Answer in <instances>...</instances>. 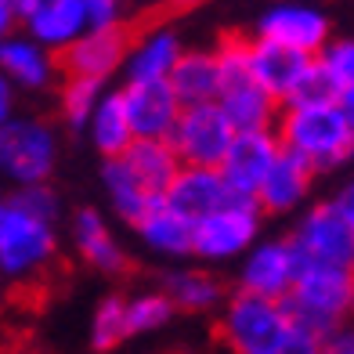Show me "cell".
Returning a JSON list of instances; mask_svg holds the SVG:
<instances>
[{
    "mask_svg": "<svg viewBox=\"0 0 354 354\" xmlns=\"http://www.w3.org/2000/svg\"><path fill=\"white\" fill-rule=\"evenodd\" d=\"M275 138L286 152L300 156L315 174L354 159V127L336 105L282 109L275 120Z\"/></svg>",
    "mask_w": 354,
    "mask_h": 354,
    "instance_id": "6da1fadb",
    "label": "cell"
},
{
    "mask_svg": "<svg viewBox=\"0 0 354 354\" xmlns=\"http://www.w3.org/2000/svg\"><path fill=\"white\" fill-rule=\"evenodd\" d=\"M289 322L315 336H329L336 326H344L354 308V271L333 264H300L293 289L279 300Z\"/></svg>",
    "mask_w": 354,
    "mask_h": 354,
    "instance_id": "7a4b0ae2",
    "label": "cell"
},
{
    "mask_svg": "<svg viewBox=\"0 0 354 354\" xmlns=\"http://www.w3.org/2000/svg\"><path fill=\"white\" fill-rule=\"evenodd\" d=\"M55 257H58L55 224L0 199V275L33 286V279H40L55 264Z\"/></svg>",
    "mask_w": 354,
    "mask_h": 354,
    "instance_id": "3957f363",
    "label": "cell"
},
{
    "mask_svg": "<svg viewBox=\"0 0 354 354\" xmlns=\"http://www.w3.org/2000/svg\"><path fill=\"white\" fill-rule=\"evenodd\" d=\"M289 315L279 300H264L253 293H239L228 300L217 326V344L228 354H264L289 333Z\"/></svg>",
    "mask_w": 354,
    "mask_h": 354,
    "instance_id": "277c9868",
    "label": "cell"
},
{
    "mask_svg": "<svg viewBox=\"0 0 354 354\" xmlns=\"http://www.w3.org/2000/svg\"><path fill=\"white\" fill-rule=\"evenodd\" d=\"M58 159L55 127L40 116H11L0 127V174H8L19 188L47 185Z\"/></svg>",
    "mask_w": 354,
    "mask_h": 354,
    "instance_id": "5b68a950",
    "label": "cell"
},
{
    "mask_svg": "<svg viewBox=\"0 0 354 354\" xmlns=\"http://www.w3.org/2000/svg\"><path fill=\"white\" fill-rule=\"evenodd\" d=\"M167 141L177 152V159H181V167L217 170L221 159L232 149L235 131H232V123L224 120V112L217 109V102H206V105L181 109V116H177Z\"/></svg>",
    "mask_w": 354,
    "mask_h": 354,
    "instance_id": "8992f818",
    "label": "cell"
},
{
    "mask_svg": "<svg viewBox=\"0 0 354 354\" xmlns=\"http://www.w3.org/2000/svg\"><path fill=\"white\" fill-rule=\"evenodd\" d=\"M289 243L297 246L300 261L308 264H333V268L354 271V228L336 214L333 203L311 206Z\"/></svg>",
    "mask_w": 354,
    "mask_h": 354,
    "instance_id": "52a82bcc",
    "label": "cell"
},
{
    "mask_svg": "<svg viewBox=\"0 0 354 354\" xmlns=\"http://www.w3.org/2000/svg\"><path fill=\"white\" fill-rule=\"evenodd\" d=\"M134 44L131 26H112V29H87L80 40H73L58 58V73L80 76V80H98L105 84L109 76H116L123 69L127 55Z\"/></svg>",
    "mask_w": 354,
    "mask_h": 354,
    "instance_id": "ba28073f",
    "label": "cell"
},
{
    "mask_svg": "<svg viewBox=\"0 0 354 354\" xmlns=\"http://www.w3.org/2000/svg\"><path fill=\"white\" fill-rule=\"evenodd\" d=\"M257 37L293 47L308 58H318L322 47L329 44V19L326 11L300 4V0H279L257 19Z\"/></svg>",
    "mask_w": 354,
    "mask_h": 354,
    "instance_id": "9c48e42d",
    "label": "cell"
},
{
    "mask_svg": "<svg viewBox=\"0 0 354 354\" xmlns=\"http://www.w3.org/2000/svg\"><path fill=\"white\" fill-rule=\"evenodd\" d=\"M11 8L26 37L51 55H62L73 40L87 33L84 0H15Z\"/></svg>",
    "mask_w": 354,
    "mask_h": 354,
    "instance_id": "30bf717a",
    "label": "cell"
},
{
    "mask_svg": "<svg viewBox=\"0 0 354 354\" xmlns=\"http://www.w3.org/2000/svg\"><path fill=\"white\" fill-rule=\"evenodd\" d=\"M257 228H261L257 206H224V210L192 224V253H199L203 261H232L243 250H250Z\"/></svg>",
    "mask_w": 354,
    "mask_h": 354,
    "instance_id": "8fae6325",
    "label": "cell"
},
{
    "mask_svg": "<svg viewBox=\"0 0 354 354\" xmlns=\"http://www.w3.org/2000/svg\"><path fill=\"white\" fill-rule=\"evenodd\" d=\"M163 203L170 206L174 214H181L185 221H203L224 206H243L246 199H239L235 192L224 185L221 170H203V167H181L177 177L167 185ZM253 206V203H250Z\"/></svg>",
    "mask_w": 354,
    "mask_h": 354,
    "instance_id": "7c38bea8",
    "label": "cell"
},
{
    "mask_svg": "<svg viewBox=\"0 0 354 354\" xmlns=\"http://www.w3.org/2000/svg\"><path fill=\"white\" fill-rule=\"evenodd\" d=\"M123 112L131 123V134L145 141H167L177 116H181V102L170 91L167 80H149V84H123L120 87Z\"/></svg>",
    "mask_w": 354,
    "mask_h": 354,
    "instance_id": "4fadbf2b",
    "label": "cell"
},
{
    "mask_svg": "<svg viewBox=\"0 0 354 354\" xmlns=\"http://www.w3.org/2000/svg\"><path fill=\"white\" fill-rule=\"evenodd\" d=\"M300 253L289 239H271L261 243L243 264V275H239V289L264 300H282L289 289H293L297 275H300Z\"/></svg>",
    "mask_w": 354,
    "mask_h": 354,
    "instance_id": "5bb4252c",
    "label": "cell"
},
{
    "mask_svg": "<svg viewBox=\"0 0 354 354\" xmlns=\"http://www.w3.org/2000/svg\"><path fill=\"white\" fill-rule=\"evenodd\" d=\"M279 156V138L275 131H257V134H235L228 156L221 159V177L224 185H228L239 199L253 203L257 199V188L261 181L268 177L271 163H275ZM257 206V203H253Z\"/></svg>",
    "mask_w": 354,
    "mask_h": 354,
    "instance_id": "9a60e30c",
    "label": "cell"
},
{
    "mask_svg": "<svg viewBox=\"0 0 354 354\" xmlns=\"http://www.w3.org/2000/svg\"><path fill=\"white\" fill-rule=\"evenodd\" d=\"M185 51V40L177 37L174 26L152 22L149 29L134 33L131 55L123 62L127 84H149V80H167L170 69L177 66V58Z\"/></svg>",
    "mask_w": 354,
    "mask_h": 354,
    "instance_id": "2e32d148",
    "label": "cell"
},
{
    "mask_svg": "<svg viewBox=\"0 0 354 354\" xmlns=\"http://www.w3.org/2000/svg\"><path fill=\"white\" fill-rule=\"evenodd\" d=\"M311 181H315V170L304 163L300 156L286 152L279 145V156H275V163H271L268 177L261 181V188H257L253 203H257V210H264V214H289L311 192Z\"/></svg>",
    "mask_w": 354,
    "mask_h": 354,
    "instance_id": "e0dca14e",
    "label": "cell"
},
{
    "mask_svg": "<svg viewBox=\"0 0 354 354\" xmlns=\"http://www.w3.org/2000/svg\"><path fill=\"white\" fill-rule=\"evenodd\" d=\"M0 73L11 80L15 91H47L58 76V58L26 33H11L0 40Z\"/></svg>",
    "mask_w": 354,
    "mask_h": 354,
    "instance_id": "ac0fdd59",
    "label": "cell"
},
{
    "mask_svg": "<svg viewBox=\"0 0 354 354\" xmlns=\"http://www.w3.org/2000/svg\"><path fill=\"white\" fill-rule=\"evenodd\" d=\"M311 66L308 55L293 51V47L271 44L261 37H250V73L279 105L286 102V94L293 91V84L300 80V73Z\"/></svg>",
    "mask_w": 354,
    "mask_h": 354,
    "instance_id": "d6986e66",
    "label": "cell"
},
{
    "mask_svg": "<svg viewBox=\"0 0 354 354\" xmlns=\"http://www.w3.org/2000/svg\"><path fill=\"white\" fill-rule=\"evenodd\" d=\"M217 109L224 112V120L232 123L235 134L275 131V120L282 112V105L271 98L257 80H246V84H235L228 91H221L217 94Z\"/></svg>",
    "mask_w": 354,
    "mask_h": 354,
    "instance_id": "ffe728a7",
    "label": "cell"
},
{
    "mask_svg": "<svg viewBox=\"0 0 354 354\" xmlns=\"http://www.w3.org/2000/svg\"><path fill=\"white\" fill-rule=\"evenodd\" d=\"M170 91L177 94V102L181 109L188 105H206V102H217L221 94V76H217V58H214V47L206 51V47H185L181 58H177V66L170 69L167 76Z\"/></svg>",
    "mask_w": 354,
    "mask_h": 354,
    "instance_id": "44dd1931",
    "label": "cell"
},
{
    "mask_svg": "<svg viewBox=\"0 0 354 354\" xmlns=\"http://www.w3.org/2000/svg\"><path fill=\"white\" fill-rule=\"evenodd\" d=\"M73 232H76V250H80V257H84L91 268L105 271V275H131V268H134L131 257H127L123 246L112 239V232H109V224L102 221V214L80 210Z\"/></svg>",
    "mask_w": 354,
    "mask_h": 354,
    "instance_id": "7402d4cb",
    "label": "cell"
},
{
    "mask_svg": "<svg viewBox=\"0 0 354 354\" xmlns=\"http://www.w3.org/2000/svg\"><path fill=\"white\" fill-rule=\"evenodd\" d=\"M120 159L127 163V170L138 177V185L145 192H152V196H159V199H163L167 185L177 177V170H181V159H177V152L170 149V141L134 138Z\"/></svg>",
    "mask_w": 354,
    "mask_h": 354,
    "instance_id": "603a6c76",
    "label": "cell"
},
{
    "mask_svg": "<svg viewBox=\"0 0 354 354\" xmlns=\"http://www.w3.org/2000/svg\"><path fill=\"white\" fill-rule=\"evenodd\" d=\"M134 228L141 235V243L149 250H156V253H167V257L192 253V221H185L181 214H174L163 199H159L152 210L134 224Z\"/></svg>",
    "mask_w": 354,
    "mask_h": 354,
    "instance_id": "cb8c5ba5",
    "label": "cell"
},
{
    "mask_svg": "<svg viewBox=\"0 0 354 354\" xmlns=\"http://www.w3.org/2000/svg\"><path fill=\"white\" fill-rule=\"evenodd\" d=\"M91 141H94V149H98L105 159H120L127 152V145L134 141L131 134V123H127V112H123V98H120V91H105L98 105H94L91 112Z\"/></svg>",
    "mask_w": 354,
    "mask_h": 354,
    "instance_id": "d4e9b609",
    "label": "cell"
},
{
    "mask_svg": "<svg viewBox=\"0 0 354 354\" xmlns=\"http://www.w3.org/2000/svg\"><path fill=\"white\" fill-rule=\"evenodd\" d=\"M163 297L174 311H210L224 300V282L214 279L210 271H170L163 279Z\"/></svg>",
    "mask_w": 354,
    "mask_h": 354,
    "instance_id": "484cf974",
    "label": "cell"
},
{
    "mask_svg": "<svg viewBox=\"0 0 354 354\" xmlns=\"http://www.w3.org/2000/svg\"><path fill=\"white\" fill-rule=\"evenodd\" d=\"M102 177H105V188H109L112 206H116V214H120L127 224H138V221L159 203V196H152V192H145V188L138 185V177L127 170L123 159H105Z\"/></svg>",
    "mask_w": 354,
    "mask_h": 354,
    "instance_id": "4316f807",
    "label": "cell"
},
{
    "mask_svg": "<svg viewBox=\"0 0 354 354\" xmlns=\"http://www.w3.org/2000/svg\"><path fill=\"white\" fill-rule=\"evenodd\" d=\"M102 94H105V84H98V80L66 76V84L58 91V112H62V120H66L69 131H84Z\"/></svg>",
    "mask_w": 354,
    "mask_h": 354,
    "instance_id": "83f0119b",
    "label": "cell"
},
{
    "mask_svg": "<svg viewBox=\"0 0 354 354\" xmlns=\"http://www.w3.org/2000/svg\"><path fill=\"white\" fill-rule=\"evenodd\" d=\"M123 308H127V300L116 297V293H109V297L98 304V311H94V322H91V347L98 351V354L116 351V347L127 340Z\"/></svg>",
    "mask_w": 354,
    "mask_h": 354,
    "instance_id": "f1b7e54d",
    "label": "cell"
},
{
    "mask_svg": "<svg viewBox=\"0 0 354 354\" xmlns=\"http://www.w3.org/2000/svg\"><path fill=\"white\" fill-rule=\"evenodd\" d=\"M315 105H336V87L326 76V69L318 66V58H311V66L300 73L293 91L286 94L282 109H315Z\"/></svg>",
    "mask_w": 354,
    "mask_h": 354,
    "instance_id": "f546056e",
    "label": "cell"
},
{
    "mask_svg": "<svg viewBox=\"0 0 354 354\" xmlns=\"http://www.w3.org/2000/svg\"><path fill=\"white\" fill-rule=\"evenodd\" d=\"M123 318H127V336H138V333H152L159 326H167L174 318V308L163 293H141L134 300H127Z\"/></svg>",
    "mask_w": 354,
    "mask_h": 354,
    "instance_id": "4dcf8cb0",
    "label": "cell"
},
{
    "mask_svg": "<svg viewBox=\"0 0 354 354\" xmlns=\"http://www.w3.org/2000/svg\"><path fill=\"white\" fill-rule=\"evenodd\" d=\"M318 66L333 80L336 94L354 91V40H329L318 55Z\"/></svg>",
    "mask_w": 354,
    "mask_h": 354,
    "instance_id": "1f68e13d",
    "label": "cell"
},
{
    "mask_svg": "<svg viewBox=\"0 0 354 354\" xmlns=\"http://www.w3.org/2000/svg\"><path fill=\"white\" fill-rule=\"evenodd\" d=\"M8 203H15L19 210L33 214V217L47 221V224H55V217H58V196H55L51 185H26V188H15L11 196H8Z\"/></svg>",
    "mask_w": 354,
    "mask_h": 354,
    "instance_id": "d6a6232c",
    "label": "cell"
},
{
    "mask_svg": "<svg viewBox=\"0 0 354 354\" xmlns=\"http://www.w3.org/2000/svg\"><path fill=\"white\" fill-rule=\"evenodd\" d=\"M87 29H112L127 26V0H84Z\"/></svg>",
    "mask_w": 354,
    "mask_h": 354,
    "instance_id": "836d02e7",
    "label": "cell"
},
{
    "mask_svg": "<svg viewBox=\"0 0 354 354\" xmlns=\"http://www.w3.org/2000/svg\"><path fill=\"white\" fill-rule=\"evenodd\" d=\"M264 354H322V336L300 329V326H289V333Z\"/></svg>",
    "mask_w": 354,
    "mask_h": 354,
    "instance_id": "e575fe53",
    "label": "cell"
},
{
    "mask_svg": "<svg viewBox=\"0 0 354 354\" xmlns=\"http://www.w3.org/2000/svg\"><path fill=\"white\" fill-rule=\"evenodd\" d=\"M322 354H354V326H336L329 336H322Z\"/></svg>",
    "mask_w": 354,
    "mask_h": 354,
    "instance_id": "d590c367",
    "label": "cell"
},
{
    "mask_svg": "<svg viewBox=\"0 0 354 354\" xmlns=\"http://www.w3.org/2000/svg\"><path fill=\"white\" fill-rule=\"evenodd\" d=\"M333 206H336V214H340L347 224H351V228H354V181H347L340 192H336V196L329 199Z\"/></svg>",
    "mask_w": 354,
    "mask_h": 354,
    "instance_id": "8d00e7d4",
    "label": "cell"
},
{
    "mask_svg": "<svg viewBox=\"0 0 354 354\" xmlns=\"http://www.w3.org/2000/svg\"><path fill=\"white\" fill-rule=\"evenodd\" d=\"M11 116H15V87H11V80L0 73V127H4Z\"/></svg>",
    "mask_w": 354,
    "mask_h": 354,
    "instance_id": "74e56055",
    "label": "cell"
},
{
    "mask_svg": "<svg viewBox=\"0 0 354 354\" xmlns=\"http://www.w3.org/2000/svg\"><path fill=\"white\" fill-rule=\"evenodd\" d=\"M15 26H19V15H15V8L8 4V0H0V40L11 37Z\"/></svg>",
    "mask_w": 354,
    "mask_h": 354,
    "instance_id": "f35d334b",
    "label": "cell"
},
{
    "mask_svg": "<svg viewBox=\"0 0 354 354\" xmlns=\"http://www.w3.org/2000/svg\"><path fill=\"white\" fill-rule=\"evenodd\" d=\"M159 4H163V11H170V15H181V11L199 8L203 0H159Z\"/></svg>",
    "mask_w": 354,
    "mask_h": 354,
    "instance_id": "ab89813d",
    "label": "cell"
},
{
    "mask_svg": "<svg viewBox=\"0 0 354 354\" xmlns=\"http://www.w3.org/2000/svg\"><path fill=\"white\" fill-rule=\"evenodd\" d=\"M127 4H131V0H127ZM134 4H152V0H134Z\"/></svg>",
    "mask_w": 354,
    "mask_h": 354,
    "instance_id": "60d3db41",
    "label": "cell"
},
{
    "mask_svg": "<svg viewBox=\"0 0 354 354\" xmlns=\"http://www.w3.org/2000/svg\"><path fill=\"white\" fill-rule=\"evenodd\" d=\"M8 4H15V0H8Z\"/></svg>",
    "mask_w": 354,
    "mask_h": 354,
    "instance_id": "b9f144b4",
    "label": "cell"
}]
</instances>
